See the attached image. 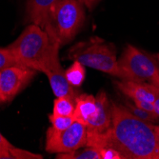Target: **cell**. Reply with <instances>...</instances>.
<instances>
[{"mask_svg":"<svg viewBox=\"0 0 159 159\" xmlns=\"http://www.w3.org/2000/svg\"><path fill=\"white\" fill-rule=\"evenodd\" d=\"M154 126L136 117L123 104L112 102L111 128L104 134L87 131L86 146L111 147L125 159H159Z\"/></svg>","mask_w":159,"mask_h":159,"instance_id":"obj_1","label":"cell"},{"mask_svg":"<svg viewBox=\"0 0 159 159\" xmlns=\"http://www.w3.org/2000/svg\"><path fill=\"white\" fill-rule=\"evenodd\" d=\"M52 45L53 43L43 28L32 23L7 48L18 65L44 73Z\"/></svg>","mask_w":159,"mask_h":159,"instance_id":"obj_2","label":"cell"},{"mask_svg":"<svg viewBox=\"0 0 159 159\" xmlns=\"http://www.w3.org/2000/svg\"><path fill=\"white\" fill-rule=\"evenodd\" d=\"M84 20V5L79 0H59L48 11L41 28L52 42L63 46L75 38Z\"/></svg>","mask_w":159,"mask_h":159,"instance_id":"obj_3","label":"cell"},{"mask_svg":"<svg viewBox=\"0 0 159 159\" xmlns=\"http://www.w3.org/2000/svg\"><path fill=\"white\" fill-rule=\"evenodd\" d=\"M69 57L79 61L85 67L103 71L120 79L141 82L120 67L112 46L99 37H92L74 45L70 49Z\"/></svg>","mask_w":159,"mask_h":159,"instance_id":"obj_4","label":"cell"},{"mask_svg":"<svg viewBox=\"0 0 159 159\" xmlns=\"http://www.w3.org/2000/svg\"><path fill=\"white\" fill-rule=\"evenodd\" d=\"M120 67L141 82L159 88V63L155 55L128 45L118 59Z\"/></svg>","mask_w":159,"mask_h":159,"instance_id":"obj_5","label":"cell"},{"mask_svg":"<svg viewBox=\"0 0 159 159\" xmlns=\"http://www.w3.org/2000/svg\"><path fill=\"white\" fill-rule=\"evenodd\" d=\"M87 127L75 121L69 128L57 131L50 127L46 134L45 149L50 153H67L86 146Z\"/></svg>","mask_w":159,"mask_h":159,"instance_id":"obj_6","label":"cell"},{"mask_svg":"<svg viewBox=\"0 0 159 159\" xmlns=\"http://www.w3.org/2000/svg\"><path fill=\"white\" fill-rule=\"evenodd\" d=\"M37 71L20 65L9 66L0 70V89L4 102H9L31 83Z\"/></svg>","mask_w":159,"mask_h":159,"instance_id":"obj_7","label":"cell"},{"mask_svg":"<svg viewBox=\"0 0 159 159\" xmlns=\"http://www.w3.org/2000/svg\"><path fill=\"white\" fill-rule=\"evenodd\" d=\"M53 43L52 50L49 63L44 70V74L47 75L52 90L56 97L69 96L75 99L77 96L75 87H73L66 77V73L61 66L59 60V50L60 45L57 43Z\"/></svg>","mask_w":159,"mask_h":159,"instance_id":"obj_8","label":"cell"},{"mask_svg":"<svg viewBox=\"0 0 159 159\" xmlns=\"http://www.w3.org/2000/svg\"><path fill=\"white\" fill-rule=\"evenodd\" d=\"M96 111L87 123V131L94 134H104L111 126V103L104 91L96 96Z\"/></svg>","mask_w":159,"mask_h":159,"instance_id":"obj_9","label":"cell"},{"mask_svg":"<svg viewBox=\"0 0 159 159\" xmlns=\"http://www.w3.org/2000/svg\"><path fill=\"white\" fill-rule=\"evenodd\" d=\"M114 84L117 89L129 99H142L153 103L155 97L153 86L147 82L121 79L120 81H115Z\"/></svg>","mask_w":159,"mask_h":159,"instance_id":"obj_10","label":"cell"},{"mask_svg":"<svg viewBox=\"0 0 159 159\" xmlns=\"http://www.w3.org/2000/svg\"><path fill=\"white\" fill-rule=\"evenodd\" d=\"M96 111V97L92 94L82 93L75 97V111L74 117L85 126L93 116Z\"/></svg>","mask_w":159,"mask_h":159,"instance_id":"obj_11","label":"cell"},{"mask_svg":"<svg viewBox=\"0 0 159 159\" xmlns=\"http://www.w3.org/2000/svg\"><path fill=\"white\" fill-rule=\"evenodd\" d=\"M59 0H27L26 14L31 23L42 26L50 9Z\"/></svg>","mask_w":159,"mask_h":159,"instance_id":"obj_12","label":"cell"},{"mask_svg":"<svg viewBox=\"0 0 159 159\" xmlns=\"http://www.w3.org/2000/svg\"><path fill=\"white\" fill-rule=\"evenodd\" d=\"M65 73L68 81L75 88H79L85 81L86 69L79 61L74 60V63L65 70Z\"/></svg>","mask_w":159,"mask_h":159,"instance_id":"obj_13","label":"cell"},{"mask_svg":"<svg viewBox=\"0 0 159 159\" xmlns=\"http://www.w3.org/2000/svg\"><path fill=\"white\" fill-rule=\"evenodd\" d=\"M56 158L60 159H101V154L98 149L84 146L75 151L67 153H58Z\"/></svg>","mask_w":159,"mask_h":159,"instance_id":"obj_14","label":"cell"},{"mask_svg":"<svg viewBox=\"0 0 159 159\" xmlns=\"http://www.w3.org/2000/svg\"><path fill=\"white\" fill-rule=\"evenodd\" d=\"M75 111V99L69 96H60L54 99L52 113L56 115H65V116H74Z\"/></svg>","mask_w":159,"mask_h":159,"instance_id":"obj_15","label":"cell"},{"mask_svg":"<svg viewBox=\"0 0 159 159\" xmlns=\"http://www.w3.org/2000/svg\"><path fill=\"white\" fill-rule=\"evenodd\" d=\"M123 105L139 119L154 125L159 124V117L153 111H149L137 107L134 103H133V101H125Z\"/></svg>","mask_w":159,"mask_h":159,"instance_id":"obj_16","label":"cell"},{"mask_svg":"<svg viewBox=\"0 0 159 159\" xmlns=\"http://www.w3.org/2000/svg\"><path fill=\"white\" fill-rule=\"evenodd\" d=\"M50 121L52 123V127L57 131H61L69 128L73 124L75 119L74 116H65V115H56V114H50Z\"/></svg>","mask_w":159,"mask_h":159,"instance_id":"obj_17","label":"cell"},{"mask_svg":"<svg viewBox=\"0 0 159 159\" xmlns=\"http://www.w3.org/2000/svg\"><path fill=\"white\" fill-rule=\"evenodd\" d=\"M12 65L18 64L10 50L8 48H0V70Z\"/></svg>","mask_w":159,"mask_h":159,"instance_id":"obj_18","label":"cell"},{"mask_svg":"<svg viewBox=\"0 0 159 159\" xmlns=\"http://www.w3.org/2000/svg\"><path fill=\"white\" fill-rule=\"evenodd\" d=\"M13 146L0 133V159L4 158H13L12 157V150Z\"/></svg>","mask_w":159,"mask_h":159,"instance_id":"obj_19","label":"cell"},{"mask_svg":"<svg viewBox=\"0 0 159 159\" xmlns=\"http://www.w3.org/2000/svg\"><path fill=\"white\" fill-rule=\"evenodd\" d=\"M101 159H125L124 156L117 151L111 147H106L99 149Z\"/></svg>","mask_w":159,"mask_h":159,"instance_id":"obj_20","label":"cell"},{"mask_svg":"<svg viewBox=\"0 0 159 159\" xmlns=\"http://www.w3.org/2000/svg\"><path fill=\"white\" fill-rule=\"evenodd\" d=\"M132 101H133V103H134L137 107H139L143 110L153 111V104L152 102H149V101H146V100H142V99H132Z\"/></svg>","mask_w":159,"mask_h":159,"instance_id":"obj_21","label":"cell"},{"mask_svg":"<svg viewBox=\"0 0 159 159\" xmlns=\"http://www.w3.org/2000/svg\"><path fill=\"white\" fill-rule=\"evenodd\" d=\"M153 91H154V101H153V111L154 113L159 117V88L153 86Z\"/></svg>","mask_w":159,"mask_h":159,"instance_id":"obj_22","label":"cell"},{"mask_svg":"<svg viewBox=\"0 0 159 159\" xmlns=\"http://www.w3.org/2000/svg\"><path fill=\"white\" fill-rule=\"evenodd\" d=\"M79 1L85 6L88 8L90 11L93 10L94 7L101 1V0H79Z\"/></svg>","mask_w":159,"mask_h":159,"instance_id":"obj_23","label":"cell"},{"mask_svg":"<svg viewBox=\"0 0 159 159\" xmlns=\"http://www.w3.org/2000/svg\"><path fill=\"white\" fill-rule=\"evenodd\" d=\"M154 132H155V134H156L157 141L159 143V125H155L154 126Z\"/></svg>","mask_w":159,"mask_h":159,"instance_id":"obj_24","label":"cell"},{"mask_svg":"<svg viewBox=\"0 0 159 159\" xmlns=\"http://www.w3.org/2000/svg\"><path fill=\"white\" fill-rule=\"evenodd\" d=\"M3 103H5V102H4V99H3V96H2L1 89H0V104H3Z\"/></svg>","mask_w":159,"mask_h":159,"instance_id":"obj_25","label":"cell"},{"mask_svg":"<svg viewBox=\"0 0 159 159\" xmlns=\"http://www.w3.org/2000/svg\"><path fill=\"white\" fill-rule=\"evenodd\" d=\"M155 57H156V59H157V61H158V63H159V53L155 54Z\"/></svg>","mask_w":159,"mask_h":159,"instance_id":"obj_26","label":"cell"}]
</instances>
